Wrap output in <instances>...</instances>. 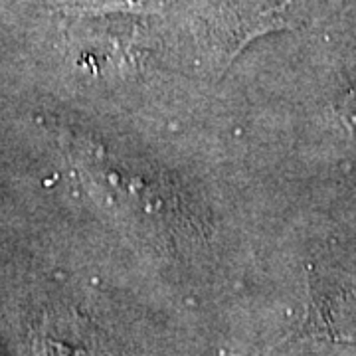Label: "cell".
Segmentation results:
<instances>
[{"label":"cell","instance_id":"obj_2","mask_svg":"<svg viewBox=\"0 0 356 356\" xmlns=\"http://www.w3.org/2000/svg\"><path fill=\"white\" fill-rule=\"evenodd\" d=\"M343 113L344 119H346V123L355 129L356 133V89L346 97V102H344L343 105Z\"/></svg>","mask_w":356,"mask_h":356},{"label":"cell","instance_id":"obj_1","mask_svg":"<svg viewBox=\"0 0 356 356\" xmlns=\"http://www.w3.org/2000/svg\"><path fill=\"white\" fill-rule=\"evenodd\" d=\"M323 323L337 332H356V281H323L317 295Z\"/></svg>","mask_w":356,"mask_h":356}]
</instances>
